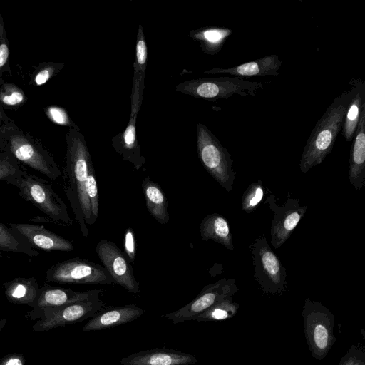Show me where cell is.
Segmentation results:
<instances>
[{"mask_svg": "<svg viewBox=\"0 0 365 365\" xmlns=\"http://www.w3.org/2000/svg\"><path fill=\"white\" fill-rule=\"evenodd\" d=\"M282 61L275 54L246 62L229 68H213L205 74H229L237 77L278 76Z\"/></svg>", "mask_w": 365, "mask_h": 365, "instance_id": "d6986e66", "label": "cell"}, {"mask_svg": "<svg viewBox=\"0 0 365 365\" xmlns=\"http://www.w3.org/2000/svg\"><path fill=\"white\" fill-rule=\"evenodd\" d=\"M352 94L351 86L349 91L336 97L316 123L301 155L299 167L302 173L321 164L331 152Z\"/></svg>", "mask_w": 365, "mask_h": 365, "instance_id": "7a4b0ae2", "label": "cell"}, {"mask_svg": "<svg viewBox=\"0 0 365 365\" xmlns=\"http://www.w3.org/2000/svg\"><path fill=\"white\" fill-rule=\"evenodd\" d=\"M26 359L23 354L11 353L0 360V365H25Z\"/></svg>", "mask_w": 365, "mask_h": 365, "instance_id": "8d00e7d4", "label": "cell"}, {"mask_svg": "<svg viewBox=\"0 0 365 365\" xmlns=\"http://www.w3.org/2000/svg\"><path fill=\"white\" fill-rule=\"evenodd\" d=\"M264 195L262 182L251 183L245 190L241 200L242 210L246 213H251L257 207Z\"/></svg>", "mask_w": 365, "mask_h": 365, "instance_id": "4dcf8cb0", "label": "cell"}, {"mask_svg": "<svg viewBox=\"0 0 365 365\" xmlns=\"http://www.w3.org/2000/svg\"><path fill=\"white\" fill-rule=\"evenodd\" d=\"M147 58L148 49L145 38L142 25L139 24L135 43V58L133 63L134 76L131 93L130 115H138L141 106L144 90Z\"/></svg>", "mask_w": 365, "mask_h": 365, "instance_id": "44dd1931", "label": "cell"}, {"mask_svg": "<svg viewBox=\"0 0 365 365\" xmlns=\"http://www.w3.org/2000/svg\"><path fill=\"white\" fill-rule=\"evenodd\" d=\"M19 163L9 153H0V180H5L19 168Z\"/></svg>", "mask_w": 365, "mask_h": 365, "instance_id": "836d02e7", "label": "cell"}, {"mask_svg": "<svg viewBox=\"0 0 365 365\" xmlns=\"http://www.w3.org/2000/svg\"><path fill=\"white\" fill-rule=\"evenodd\" d=\"M200 234L202 240H212L227 250L232 251L234 244L230 225L227 220L218 213L206 215L200 225Z\"/></svg>", "mask_w": 365, "mask_h": 365, "instance_id": "cb8c5ba5", "label": "cell"}, {"mask_svg": "<svg viewBox=\"0 0 365 365\" xmlns=\"http://www.w3.org/2000/svg\"><path fill=\"white\" fill-rule=\"evenodd\" d=\"M238 309L239 304L234 302L231 297L215 304L194 317L192 320L199 322L225 320L235 315Z\"/></svg>", "mask_w": 365, "mask_h": 365, "instance_id": "83f0119b", "label": "cell"}, {"mask_svg": "<svg viewBox=\"0 0 365 365\" xmlns=\"http://www.w3.org/2000/svg\"><path fill=\"white\" fill-rule=\"evenodd\" d=\"M10 227L19 233L33 248L46 252H69L74 249L72 242L42 225L27 223H12Z\"/></svg>", "mask_w": 365, "mask_h": 365, "instance_id": "9a60e30c", "label": "cell"}, {"mask_svg": "<svg viewBox=\"0 0 365 365\" xmlns=\"http://www.w3.org/2000/svg\"><path fill=\"white\" fill-rule=\"evenodd\" d=\"M66 143L62 177L63 192L81 233L83 237H88V225L95 223L87 198L89 172L94 166L86 139L80 130L68 128Z\"/></svg>", "mask_w": 365, "mask_h": 365, "instance_id": "6da1fadb", "label": "cell"}, {"mask_svg": "<svg viewBox=\"0 0 365 365\" xmlns=\"http://www.w3.org/2000/svg\"><path fill=\"white\" fill-rule=\"evenodd\" d=\"M96 252L114 283L130 292H140L139 283L136 280L130 262L114 242L107 240H100L96 246Z\"/></svg>", "mask_w": 365, "mask_h": 365, "instance_id": "4fadbf2b", "label": "cell"}, {"mask_svg": "<svg viewBox=\"0 0 365 365\" xmlns=\"http://www.w3.org/2000/svg\"><path fill=\"white\" fill-rule=\"evenodd\" d=\"M106 307L101 298L59 307H46L34 316L40 319L33 324L35 331H45L91 318Z\"/></svg>", "mask_w": 365, "mask_h": 365, "instance_id": "30bf717a", "label": "cell"}, {"mask_svg": "<svg viewBox=\"0 0 365 365\" xmlns=\"http://www.w3.org/2000/svg\"><path fill=\"white\" fill-rule=\"evenodd\" d=\"M0 251L22 253L36 257L39 252L17 232L0 222Z\"/></svg>", "mask_w": 365, "mask_h": 365, "instance_id": "4316f807", "label": "cell"}, {"mask_svg": "<svg viewBox=\"0 0 365 365\" xmlns=\"http://www.w3.org/2000/svg\"><path fill=\"white\" fill-rule=\"evenodd\" d=\"M196 145L198 158L203 167L220 186L227 192H230L236 178V172L227 149L202 123L197 125Z\"/></svg>", "mask_w": 365, "mask_h": 365, "instance_id": "5b68a950", "label": "cell"}, {"mask_svg": "<svg viewBox=\"0 0 365 365\" xmlns=\"http://www.w3.org/2000/svg\"><path fill=\"white\" fill-rule=\"evenodd\" d=\"M9 63V43L5 32L0 38V86L5 82L3 79L4 73L11 75Z\"/></svg>", "mask_w": 365, "mask_h": 365, "instance_id": "d6a6232c", "label": "cell"}, {"mask_svg": "<svg viewBox=\"0 0 365 365\" xmlns=\"http://www.w3.org/2000/svg\"><path fill=\"white\" fill-rule=\"evenodd\" d=\"M353 88V94L346 108L343 122L342 135L346 141H351L356 133L361 110L365 105V81L353 78L349 83Z\"/></svg>", "mask_w": 365, "mask_h": 365, "instance_id": "7402d4cb", "label": "cell"}, {"mask_svg": "<svg viewBox=\"0 0 365 365\" xmlns=\"http://www.w3.org/2000/svg\"><path fill=\"white\" fill-rule=\"evenodd\" d=\"M264 203L268 204L273 212L270 242L274 248L278 249L289 238L304 217L307 207H301L298 199L289 196L282 205H279L274 194H270Z\"/></svg>", "mask_w": 365, "mask_h": 365, "instance_id": "7c38bea8", "label": "cell"}, {"mask_svg": "<svg viewBox=\"0 0 365 365\" xmlns=\"http://www.w3.org/2000/svg\"><path fill=\"white\" fill-rule=\"evenodd\" d=\"M11 118H10L5 113L4 109L0 106V126L6 122L9 121Z\"/></svg>", "mask_w": 365, "mask_h": 365, "instance_id": "74e56055", "label": "cell"}, {"mask_svg": "<svg viewBox=\"0 0 365 365\" xmlns=\"http://www.w3.org/2000/svg\"><path fill=\"white\" fill-rule=\"evenodd\" d=\"M7 300L16 304L33 307L38 293L39 285L34 277H16L3 284Z\"/></svg>", "mask_w": 365, "mask_h": 365, "instance_id": "603a6c76", "label": "cell"}, {"mask_svg": "<svg viewBox=\"0 0 365 365\" xmlns=\"http://www.w3.org/2000/svg\"><path fill=\"white\" fill-rule=\"evenodd\" d=\"M339 365H365V351L362 346H352Z\"/></svg>", "mask_w": 365, "mask_h": 365, "instance_id": "e575fe53", "label": "cell"}, {"mask_svg": "<svg viewBox=\"0 0 365 365\" xmlns=\"http://www.w3.org/2000/svg\"><path fill=\"white\" fill-rule=\"evenodd\" d=\"M253 274L263 292L281 295L287 289L286 268L269 247L264 234L250 245Z\"/></svg>", "mask_w": 365, "mask_h": 365, "instance_id": "52a82bcc", "label": "cell"}, {"mask_svg": "<svg viewBox=\"0 0 365 365\" xmlns=\"http://www.w3.org/2000/svg\"><path fill=\"white\" fill-rule=\"evenodd\" d=\"M26 101L25 92L16 84L4 82L0 86V106L2 109H17Z\"/></svg>", "mask_w": 365, "mask_h": 365, "instance_id": "f1b7e54d", "label": "cell"}, {"mask_svg": "<svg viewBox=\"0 0 365 365\" xmlns=\"http://www.w3.org/2000/svg\"><path fill=\"white\" fill-rule=\"evenodd\" d=\"M102 289L77 292L69 288L51 286L46 283L39 287L36 302L29 312L32 319L41 309L100 298Z\"/></svg>", "mask_w": 365, "mask_h": 365, "instance_id": "5bb4252c", "label": "cell"}, {"mask_svg": "<svg viewBox=\"0 0 365 365\" xmlns=\"http://www.w3.org/2000/svg\"><path fill=\"white\" fill-rule=\"evenodd\" d=\"M0 150L50 180H55L61 174L51 154L38 140L20 129L13 119L0 126Z\"/></svg>", "mask_w": 365, "mask_h": 365, "instance_id": "3957f363", "label": "cell"}, {"mask_svg": "<svg viewBox=\"0 0 365 365\" xmlns=\"http://www.w3.org/2000/svg\"><path fill=\"white\" fill-rule=\"evenodd\" d=\"M144 313L135 304L105 307L83 326V331H98L135 320Z\"/></svg>", "mask_w": 365, "mask_h": 365, "instance_id": "e0dca14e", "label": "cell"}, {"mask_svg": "<svg viewBox=\"0 0 365 365\" xmlns=\"http://www.w3.org/2000/svg\"><path fill=\"white\" fill-rule=\"evenodd\" d=\"M4 181L17 187L23 199L41 211L46 216L44 221L46 220L63 227L72 225L73 220L66 203L46 180L28 173L20 165L16 172Z\"/></svg>", "mask_w": 365, "mask_h": 365, "instance_id": "277c9868", "label": "cell"}, {"mask_svg": "<svg viewBox=\"0 0 365 365\" xmlns=\"http://www.w3.org/2000/svg\"><path fill=\"white\" fill-rule=\"evenodd\" d=\"M6 32V29L4 23V20L0 11V38H1L2 35Z\"/></svg>", "mask_w": 365, "mask_h": 365, "instance_id": "f35d334b", "label": "cell"}, {"mask_svg": "<svg viewBox=\"0 0 365 365\" xmlns=\"http://www.w3.org/2000/svg\"><path fill=\"white\" fill-rule=\"evenodd\" d=\"M63 63L41 62L34 67L30 76V83L41 86L56 76L64 67Z\"/></svg>", "mask_w": 365, "mask_h": 365, "instance_id": "f546056e", "label": "cell"}, {"mask_svg": "<svg viewBox=\"0 0 365 365\" xmlns=\"http://www.w3.org/2000/svg\"><path fill=\"white\" fill-rule=\"evenodd\" d=\"M136 118V115H130L126 128L112 138L111 145L123 160L139 170L146 163V159L141 153L137 139Z\"/></svg>", "mask_w": 365, "mask_h": 365, "instance_id": "ffe728a7", "label": "cell"}, {"mask_svg": "<svg viewBox=\"0 0 365 365\" xmlns=\"http://www.w3.org/2000/svg\"><path fill=\"white\" fill-rule=\"evenodd\" d=\"M302 317L309 350L314 358L322 360L336 341L334 315L321 303L306 299Z\"/></svg>", "mask_w": 365, "mask_h": 365, "instance_id": "ba28073f", "label": "cell"}, {"mask_svg": "<svg viewBox=\"0 0 365 365\" xmlns=\"http://www.w3.org/2000/svg\"><path fill=\"white\" fill-rule=\"evenodd\" d=\"M44 111L46 117L53 123L80 130L63 108L58 106H48L44 108Z\"/></svg>", "mask_w": 365, "mask_h": 365, "instance_id": "1f68e13d", "label": "cell"}, {"mask_svg": "<svg viewBox=\"0 0 365 365\" xmlns=\"http://www.w3.org/2000/svg\"><path fill=\"white\" fill-rule=\"evenodd\" d=\"M232 30L225 27L207 26L192 30L188 36L198 42L203 53L213 56L219 53Z\"/></svg>", "mask_w": 365, "mask_h": 365, "instance_id": "484cf974", "label": "cell"}, {"mask_svg": "<svg viewBox=\"0 0 365 365\" xmlns=\"http://www.w3.org/2000/svg\"><path fill=\"white\" fill-rule=\"evenodd\" d=\"M142 189L149 213L160 224H167L170 220L168 200L160 186L146 177L142 182Z\"/></svg>", "mask_w": 365, "mask_h": 365, "instance_id": "d4e9b609", "label": "cell"}, {"mask_svg": "<svg viewBox=\"0 0 365 365\" xmlns=\"http://www.w3.org/2000/svg\"><path fill=\"white\" fill-rule=\"evenodd\" d=\"M125 254L131 263H134L136 255L135 234L132 227L125 230L123 241Z\"/></svg>", "mask_w": 365, "mask_h": 365, "instance_id": "d590c367", "label": "cell"}, {"mask_svg": "<svg viewBox=\"0 0 365 365\" xmlns=\"http://www.w3.org/2000/svg\"><path fill=\"white\" fill-rule=\"evenodd\" d=\"M239 291L235 279H222L205 286L199 294L183 307L166 314L173 324L192 320L215 304L232 297Z\"/></svg>", "mask_w": 365, "mask_h": 365, "instance_id": "8fae6325", "label": "cell"}, {"mask_svg": "<svg viewBox=\"0 0 365 365\" xmlns=\"http://www.w3.org/2000/svg\"><path fill=\"white\" fill-rule=\"evenodd\" d=\"M351 145L349 180L356 190L365 185V105L363 106Z\"/></svg>", "mask_w": 365, "mask_h": 365, "instance_id": "ac0fdd59", "label": "cell"}, {"mask_svg": "<svg viewBox=\"0 0 365 365\" xmlns=\"http://www.w3.org/2000/svg\"><path fill=\"white\" fill-rule=\"evenodd\" d=\"M46 281L58 284H114L102 265L79 257L66 259L49 267L46 270Z\"/></svg>", "mask_w": 365, "mask_h": 365, "instance_id": "9c48e42d", "label": "cell"}, {"mask_svg": "<svg viewBox=\"0 0 365 365\" xmlns=\"http://www.w3.org/2000/svg\"><path fill=\"white\" fill-rule=\"evenodd\" d=\"M264 83L250 81L240 77L194 78L175 86V90L195 98L217 101L237 94L242 97L255 96Z\"/></svg>", "mask_w": 365, "mask_h": 365, "instance_id": "8992f818", "label": "cell"}, {"mask_svg": "<svg viewBox=\"0 0 365 365\" xmlns=\"http://www.w3.org/2000/svg\"><path fill=\"white\" fill-rule=\"evenodd\" d=\"M6 323H7V319H0V331L6 326Z\"/></svg>", "mask_w": 365, "mask_h": 365, "instance_id": "ab89813d", "label": "cell"}, {"mask_svg": "<svg viewBox=\"0 0 365 365\" xmlns=\"http://www.w3.org/2000/svg\"><path fill=\"white\" fill-rule=\"evenodd\" d=\"M197 361L192 354L166 348H155L121 359L122 365H192Z\"/></svg>", "mask_w": 365, "mask_h": 365, "instance_id": "2e32d148", "label": "cell"}]
</instances>
